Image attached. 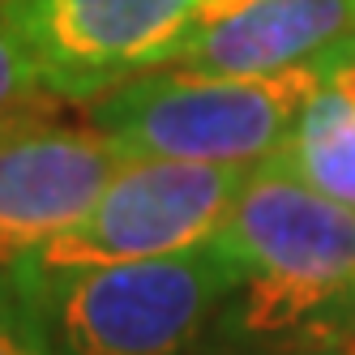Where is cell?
I'll list each match as a JSON object with an SVG mask.
<instances>
[{
  "label": "cell",
  "mask_w": 355,
  "mask_h": 355,
  "mask_svg": "<svg viewBox=\"0 0 355 355\" xmlns=\"http://www.w3.org/2000/svg\"><path fill=\"white\" fill-rule=\"evenodd\" d=\"M240 261L218 334L244 347L355 338V210L257 163L214 236Z\"/></svg>",
  "instance_id": "obj_1"
},
{
  "label": "cell",
  "mask_w": 355,
  "mask_h": 355,
  "mask_svg": "<svg viewBox=\"0 0 355 355\" xmlns=\"http://www.w3.org/2000/svg\"><path fill=\"white\" fill-rule=\"evenodd\" d=\"M325 69L291 73H210L159 64L90 98L86 120L124 159H197L257 167L278 155Z\"/></svg>",
  "instance_id": "obj_2"
},
{
  "label": "cell",
  "mask_w": 355,
  "mask_h": 355,
  "mask_svg": "<svg viewBox=\"0 0 355 355\" xmlns=\"http://www.w3.org/2000/svg\"><path fill=\"white\" fill-rule=\"evenodd\" d=\"M21 287L56 355H184L240 287V261L210 240L167 257L21 278Z\"/></svg>",
  "instance_id": "obj_3"
},
{
  "label": "cell",
  "mask_w": 355,
  "mask_h": 355,
  "mask_svg": "<svg viewBox=\"0 0 355 355\" xmlns=\"http://www.w3.org/2000/svg\"><path fill=\"white\" fill-rule=\"evenodd\" d=\"M248 171L252 167L197 159H124L94 206L69 232L13 261V270L35 283L69 270L167 257L210 244L223 232Z\"/></svg>",
  "instance_id": "obj_4"
},
{
  "label": "cell",
  "mask_w": 355,
  "mask_h": 355,
  "mask_svg": "<svg viewBox=\"0 0 355 355\" xmlns=\"http://www.w3.org/2000/svg\"><path fill=\"white\" fill-rule=\"evenodd\" d=\"M52 98L90 103L171 64L210 0H0Z\"/></svg>",
  "instance_id": "obj_5"
},
{
  "label": "cell",
  "mask_w": 355,
  "mask_h": 355,
  "mask_svg": "<svg viewBox=\"0 0 355 355\" xmlns=\"http://www.w3.org/2000/svg\"><path fill=\"white\" fill-rule=\"evenodd\" d=\"M120 163L124 150L90 120L60 124L43 112L0 120V266L69 232Z\"/></svg>",
  "instance_id": "obj_6"
},
{
  "label": "cell",
  "mask_w": 355,
  "mask_h": 355,
  "mask_svg": "<svg viewBox=\"0 0 355 355\" xmlns=\"http://www.w3.org/2000/svg\"><path fill=\"white\" fill-rule=\"evenodd\" d=\"M355 52V0H210L171 64L210 73L329 69Z\"/></svg>",
  "instance_id": "obj_7"
},
{
  "label": "cell",
  "mask_w": 355,
  "mask_h": 355,
  "mask_svg": "<svg viewBox=\"0 0 355 355\" xmlns=\"http://www.w3.org/2000/svg\"><path fill=\"white\" fill-rule=\"evenodd\" d=\"M266 163L283 167L309 189L355 210V107L351 98L325 78L304 103L287 141L278 146V155Z\"/></svg>",
  "instance_id": "obj_8"
},
{
  "label": "cell",
  "mask_w": 355,
  "mask_h": 355,
  "mask_svg": "<svg viewBox=\"0 0 355 355\" xmlns=\"http://www.w3.org/2000/svg\"><path fill=\"white\" fill-rule=\"evenodd\" d=\"M43 103H52L39 64L31 56V47L21 43L17 26L9 21L5 5H0V120L21 116V112H39Z\"/></svg>",
  "instance_id": "obj_9"
},
{
  "label": "cell",
  "mask_w": 355,
  "mask_h": 355,
  "mask_svg": "<svg viewBox=\"0 0 355 355\" xmlns=\"http://www.w3.org/2000/svg\"><path fill=\"white\" fill-rule=\"evenodd\" d=\"M0 355H56L39 304L21 287L13 266H0Z\"/></svg>",
  "instance_id": "obj_10"
},
{
  "label": "cell",
  "mask_w": 355,
  "mask_h": 355,
  "mask_svg": "<svg viewBox=\"0 0 355 355\" xmlns=\"http://www.w3.org/2000/svg\"><path fill=\"white\" fill-rule=\"evenodd\" d=\"M227 355H355V338H321V343H274V347H244V343H227Z\"/></svg>",
  "instance_id": "obj_11"
},
{
  "label": "cell",
  "mask_w": 355,
  "mask_h": 355,
  "mask_svg": "<svg viewBox=\"0 0 355 355\" xmlns=\"http://www.w3.org/2000/svg\"><path fill=\"white\" fill-rule=\"evenodd\" d=\"M329 82H334L347 98H351V107H355V52L343 60V64H334V69H329Z\"/></svg>",
  "instance_id": "obj_12"
}]
</instances>
